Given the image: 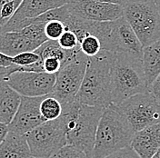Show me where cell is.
<instances>
[{
    "instance_id": "6da1fadb",
    "label": "cell",
    "mask_w": 160,
    "mask_h": 158,
    "mask_svg": "<svg viewBox=\"0 0 160 158\" xmlns=\"http://www.w3.org/2000/svg\"><path fill=\"white\" fill-rule=\"evenodd\" d=\"M105 107L92 106L75 100L63 106L61 118L64 122L68 145L93 157L96 135Z\"/></svg>"
},
{
    "instance_id": "7a4b0ae2",
    "label": "cell",
    "mask_w": 160,
    "mask_h": 158,
    "mask_svg": "<svg viewBox=\"0 0 160 158\" xmlns=\"http://www.w3.org/2000/svg\"><path fill=\"white\" fill-rule=\"evenodd\" d=\"M113 60L114 53L106 50L88 57L85 77L76 100L92 106H109L112 104Z\"/></svg>"
},
{
    "instance_id": "3957f363",
    "label": "cell",
    "mask_w": 160,
    "mask_h": 158,
    "mask_svg": "<svg viewBox=\"0 0 160 158\" xmlns=\"http://www.w3.org/2000/svg\"><path fill=\"white\" fill-rule=\"evenodd\" d=\"M111 77L113 105H118L136 95L149 92L142 58L136 56L114 53Z\"/></svg>"
},
{
    "instance_id": "277c9868",
    "label": "cell",
    "mask_w": 160,
    "mask_h": 158,
    "mask_svg": "<svg viewBox=\"0 0 160 158\" xmlns=\"http://www.w3.org/2000/svg\"><path fill=\"white\" fill-rule=\"evenodd\" d=\"M134 135L135 131L128 121L111 104L100 119L92 158H105L130 147Z\"/></svg>"
},
{
    "instance_id": "5b68a950",
    "label": "cell",
    "mask_w": 160,
    "mask_h": 158,
    "mask_svg": "<svg viewBox=\"0 0 160 158\" xmlns=\"http://www.w3.org/2000/svg\"><path fill=\"white\" fill-rule=\"evenodd\" d=\"M86 30L88 35L98 38L102 50L111 53H127L142 58L143 47L124 17L108 22L87 20Z\"/></svg>"
},
{
    "instance_id": "8992f818",
    "label": "cell",
    "mask_w": 160,
    "mask_h": 158,
    "mask_svg": "<svg viewBox=\"0 0 160 158\" xmlns=\"http://www.w3.org/2000/svg\"><path fill=\"white\" fill-rule=\"evenodd\" d=\"M123 7V17L143 48L160 39V14L155 0H128Z\"/></svg>"
},
{
    "instance_id": "52a82bcc",
    "label": "cell",
    "mask_w": 160,
    "mask_h": 158,
    "mask_svg": "<svg viewBox=\"0 0 160 158\" xmlns=\"http://www.w3.org/2000/svg\"><path fill=\"white\" fill-rule=\"evenodd\" d=\"M88 57L78 49L56 75L52 96L66 106L73 103L79 92L88 66Z\"/></svg>"
},
{
    "instance_id": "ba28073f",
    "label": "cell",
    "mask_w": 160,
    "mask_h": 158,
    "mask_svg": "<svg viewBox=\"0 0 160 158\" xmlns=\"http://www.w3.org/2000/svg\"><path fill=\"white\" fill-rule=\"evenodd\" d=\"M31 156L50 158L68 145L64 122L60 116L54 121H47L26 135Z\"/></svg>"
},
{
    "instance_id": "9c48e42d",
    "label": "cell",
    "mask_w": 160,
    "mask_h": 158,
    "mask_svg": "<svg viewBox=\"0 0 160 158\" xmlns=\"http://www.w3.org/2000/svg\"><path fill=\"white\" fill-rule=\"evenodd\" d=\"M114 106L127 118L135 133L160 123V105L149 92L136 95Z\"/></svg>"
},
{
    "instance_id": "30bf717a",
    "label": "cell",
    "mask_w": 160,
    "mask_h": 158,
    "mask_svg": "<svg viewBox=\"0 0 160 158\" xmlns=\"http://www.w3.org/2000/svg\"><path fill=\"white\" fill-rule=\"evenodd\" d=\"M5 81L21 96L38 97L52 94L56 75L45 72H15Z\"/></svg>"
},
{
    "instance_id": "8fae6325",
    "label": "cell",
    "mask_w": 160,
    "mask_h": 158,
    "mask_svg": "<svg viewBox=\"0 0 160 158\" xmlns=\"http://www.w3.org/2000/svg\"><path fill=\"white\" fill-rule=\"evenodd\" d=\"M69 0H23L12 18L0 33L19 32L31 25L32 20L50 10L67 5Z\"/></svg>"
},
{
    "instance_id": "7c38bea8",
    "label": "cell",
    "mask_w": 160,
    "mask_h": 158,
    "mask_svg": "<svg viewBox=\"0 0 160 158\" xmlns=\"http://www.w3.org/2000/svg\"><path fill=\"white\" fill-rule=\"evenodd\" d=\"M70 14L81 19L94 22L115 21L123 17V6L94 0H69L68 3Z\"/></svg>"
},
{
    "instance_id": "4fadbf2b",
    "label": "cell",
    "mask_w": 160,
    "mask_h": 158,
    "mask_svg": "<svg viewBox=\"0 0 160 158\" xmlns=\"http://www.w3.org/2000/svg\"><path fill=\"white\" fill-rule=\"evenodd\" d=\"M45 96H21V103L18 110L13 121L8 125L10 132L26 136L46 122L40 113V105Z\"/></svg>"
},
{
    "instance_id": "5bb4252c",
    "label": "cell",
    "mask_w": 160,
    "mask_h": 158,
    "mask_svg": "<svg viewBox=\"0 0 160 158\" xmlns=\"http://www.w3.org/2000/svg\"><path fill=\"white\" fill-rule=\"evenodd\" d=\"M130 147L140 158H152L160 148V123L135 133Z\"/></svg>"
},
{
    "instance_id": "9a60e30c",
    "label": "cell",
    "mask_w": 160,
    "mask_h": 158,
    "mask_svg": "<svg viewBox=\"0 0 160 158\" xmlns=\"http://www.w3.org/2000/svg\"><path fill=\"white\" fill-rule=\"evenodd\" d=\"M21 103V96L6 81L0 82V123L9 125Z\"/></svg>"
},
{
    "instance_id": "2e32d148",
    "label": "cell",
    "mask_w": 160,
    "mask_h": 158,
    "mask_svg": "<svg viewBox=\"0 0 160 158\" xmlns=\"http://www.w3.org/2000/svg\"><path fill=\"white\" fill-rule=\"evenodd\" d=\"M37 47L21 32L0 33V52L14 57L24 52H33Z\"/></svg>"
},
{
    "instance_id": "e0dca14e",
    "label": "cell",
    "mask_w": 160,
    "mask_h": 158,
    "mask_svg": "<svg viewBox=\"0 0 160 158\" xmlns=\"http://www.w3.org/2000/svg\"><path fill=\"white\" fill-rule=\"evenodd\" d=\"M30 148L26 136L8 132L0 145V158H28Z\"/></svg>"
},
{
    "instance_id": "ac0fdd59",
    "label": "cell",
    "mask_w": 160,
    "mask_h": 158,
    "mask_svg": "<svg viewBox=\"0 0 160 158\" xmlns=\"http://www.w3.org/2000/svg\"><path fill=\"white\" fill-rule=\"evenodd\" d=\"M142 62L149 88L150 85L160 75V39L143 48Z\"/></svg>"
},
{
    "instance_id": "d6986e66",
    "label": "cell",
    "mask_w": 160,
    "mask_h": 158,
    "mask_svg": "<svg viewBox=\"0 0 160 158\" xmlns=\"http://www.w3.org/2000/svg\"><path fill=\"white\" fill-rule=\"evenodd\" d=\"M40 113L45 121H54L62 116L63 106L59 101L52 95L46 96L40 105Z\"/></svg>"
},
{
    "instance_id": "ffe728a7",
    "label": "cell",
    "mask_w": 160,
    "mask_h": 158,
    "mask_svg": "<svg viewBox=\"0 0 160 158\" xmlns=\"http://www.w3.org/2000/svg\"><path fill=\"white\" fill-rule=\"evenodd\" d=\"M45 23L32 22L31 25L19 32H21L24 37H26L31 43H33L38 49L43 44L48 41L45 34Z\"/></svg>"
},
{
    "instance_id": "44dd1931",
    "label": "cell",
    "mask_w": 160,
    "mask_h": 158,
    "mask_svg": "<svg viewBox=\"0 0 160 158\" xmlns=\"http://www.w3.org/2000/svg\"><path fill=\"white\" fill-rule=\"evenodd\" d=\"M80 49L88 57H92L97 56L101 48V44L98 38L95 36H87L80 42Z\"/></svg>"
},
{
    "instance_id": "7402d4cb",
    "label": "cell",
    "mask_w": 160,
    "mask_h": 158,
    "mask_svg": "<svg viewBox=\"0 0 160 158\" xmlns=\"http://www.w3.org/2000/svg\"><path fill=\"white\" fill-rule=\"evenodd\" d=\"M38 63H43V62L39 55L37 54L35 51L24 52L13 57V64L21 67H28Z\"/></svg>"
},
{
    "instance_id": "603a6c76",
    "label": "cell",
    "mask_w": 160,
    "mask_h": 158,
    "mask_svg": "<svg viewBox=\"0 0 160 158\" xmlns=\"http://www.w3.org/2000/svg\"><path fill=\"white\" fill-rule=\"evenodd\" d=\"M65 31L66 27L64 23L58 20L49 21L45 26V34L48 39L52 41H58Z\"/></svg>"
},
{
    "instance_id": "cb8c5ba5",
    "label": "cell",
    "mask_w": 160,
    "mask_h": 158,
    "mask_svg": "<svg viewBox=\"0 0 160 158\" xmlns=\"http://www.w3.org/2000/svg\"><path fill=\"white\" fill-rule=\"evenodd\" d=\"M58 42L60 47L67 51H71L80 47L79 40L77 35L70 30H66L60 37L59 39L58 40Z\"/></svg>"
},
{
    "instance_id": "d4e9b609",
    "label": "cell",
    "mask_w": 160,
    "mask_h": 158,
    "mask_svg": "<svg viewBox=\"0 0 160 158\" xmlns=\"http://www.w3.org/2000/svg\"><path fill=\"white\" fill-rule=\"evenodd\" d=\"M50 158H88V156L79 149L76 148L69 145L65 146L64 147L58 151L54 156Z\"/></svg>"
},
{
    "instance_id": "484cf974",
    "label": "cell",
    "mask_w": 160,
    "mask_h": 158,
    "mask_svg": "<svg viewBox=\"0 0 160 158\" xmlns=\"http://www.w3.org/2000/svg\"><path fill=\"white\" fill-rule=\"evenodd\" d=\"M42 62L44 72L51 75H57L63 66L62 62L56 57H47L42 60Z\"/></svg>"
},
{
    "instance_id": "4316f807",
    "label": "cell",
    "mask_w": 160,
    "mask_h": 158,
    "mask_svg": "<svg viewBox=\"0 0 160 158\" xmlns=\"http://www.w3.org/2000/svg\"><path fill=\"white\" fill-rule=\"evenodd\" d=\"M105 158H140V156L131 147H127Z\"/></svg>"
},
{
    "instance_id": "83f0119b",
    "label": "cell",
    "mask_w": 160,
    "mask_h": 158,
    "mask_svg": "<svg viewBox=\"0 0 160 158\" xmlns=\"http://www.w3.org/2000/svg\"><path fill=\"white\" fill-rule=\"evenodd\" d=\"M148 91L160 105V75L150 85Z\"/></svg>"
},
{
    "instance_id": "f1b7e54d",
    "label": "cell",
    "mask_w": 160,
    "mask_h": 158,
    "mask_svg": "<svg viewBox=\"0 0 160 158\" xmlns=\"http://www.w3.org/2000/svg\"><path fill=\"white\" fill-rule=\"evenodd\" d=\"M13 64V57L0 52V67H9Z\"/></svg>"
},
{
    "instance_id": "f546056e",
    "label": "cell",
    "mask_w": 160,
    "mask_h": 158,
    "mask_svg": "<svg viewBox=\"0 0 160 158\" xmlns=\"http://www.w3.org/2000/svg\"><path fill=\"white\" fill-rule=\"evenodd\" d=\"M8 132H9L8 126L0 123V145H1V143L4 141V139L6 138V136H8Z\"/></svg>"
},
{
    "instance_id": "4dcf8cb0",
    "label": "cell",
    "mask_w": 160,
    "mask_h": 158,
    "mask_svg": "<svg viewBox=\"0 0 160 158\" xmlns=\"http://www.w3.org/2000/svg\"><path fill=\"white\" fill-rule=\"evenodd\" d=\"M22 2L23 0H0V7L5 5H14L18 8Z\"/></svg>"
},
{
    "instance_id": "1f68e13d",
    "label": "cell",
    "mask_w": 160,
    "mask_h": 158,
    "mask_svg": "<svg viewBox=\"0 0 160 158\" xmlns=\"http://www.w3.org/2000/svg\"><path fill=\"white\" fill-rule=\"evenodd\" d=\"M94 1H98V2H104V3H110V4H116L119 6H125L128 0H94Z\"/></svg>"
},
{
    "instance_id": "d6a6232c",
    "label": "cell",
    "mask_w": 160,
    "mask_h": 158,
    "mask_svg": "<svg viewBox=\"0 0 160 158\" xmlns=\"http://www.w3.org/2000/svg\"><path fill=\"white\" fill-rule=\"evenodd\" d=\"M4 26H5V23L3 22V19L1 17V7H0V32H1V30H2Z\"/></svg>"
},
{
    "instance_id": "836d02e7",
    "label": "cell",
    "mask_w": 160,
    "mask_h": 158,
    "mask_svg": "<svg viewBox=\"0 0 160 158\" xmlns=\"http://www.w3.org/2000/svg\"><path fill=\"white\" fill-rule=\"evenodd\" d=\"M155 3H156V6H157V7H158L160 14V0H155Z\"/></svg>"
},
{
    "instance_id": "e575fe53",
    "label": "cell",
    "mask_w": 160,
    "mask_h": 158,
    "mask_svg": "<svg viewBox=\"0 0 160 158\" xmlns=\"http://www.w3.org/2000/svg\"><path fill=\"white\" fill-rule=\"evenodd\" d=\"M152 158H160V148L159 150L156 153V155H155V156H154Z\"/></svg>"
},
{
    "instance_id": "d590c367",
    "label": "cell",
    "mask_w": 160,
    "mask_h": 158,
    "mask_svg": "<svg viewBox=\"0 0 160 158\" xmlns=\"http://www.w3.org/2000/svg\"><path fill=\"white\" fill-rule=\"evenodd\" d=\"M28 158H36V157H33V156H29Z\"/></svg>"
},
{
    "instance_id": "8d00e7d4",
    "label": "cell",
    "mask_w": 160,
    "mask_h": 158,
    "mask_svg": "<svg viewBox=\"0 0 160 158\" xmlns=\"http://www.w3.org/2000/svg\"><path fill=\"white\" fill-rule=\"evenodd\" d=\"M74 1H79V0H74Z\"/></svg>"
}]
</instances>
